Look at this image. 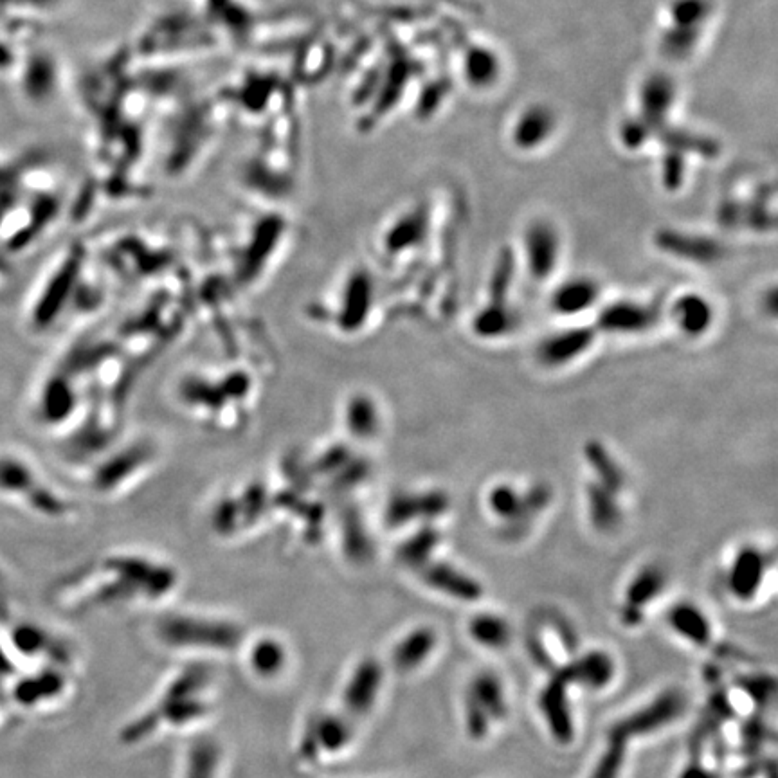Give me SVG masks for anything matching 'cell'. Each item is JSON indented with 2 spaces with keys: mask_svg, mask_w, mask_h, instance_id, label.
<instances>
[{
  "mask_svg": "<svg viewBox=\"0 0 778 778\" xmlns=\"http://www.w3.org/2000/svg\"><path fill=\"white\" fill-rule=\"evenodd\" d=\"M712 17V0H670L665 10L667 22L661 28V53L672 62H683L694 56Z\"/></svg>",
  "mask_w": 778,
  "mask_h": 778,
  "instance_id": "cell-2",
  "label": "cell"
},
{
  "mask_svg": "<svg viewBox=\"0 0 778 778\" xmlns=\"http://www.w3.org/2000/svg\"><path fill=\"white\" fill-rule=\"evenodd\" d=\"M600 287L589 278H575L562 283L553 294L552 305L559 314L575 316L597 303Z\"/></svg>",
  "mask_w": 778,
  "mask_h": 778,
  "instance_id": "cell-26",
  "label": "cell"
},
{
  "mask_svg": "<svg viewBox=\"0 0 778 778\" xmlns=\"http://www.w3.org/2000/svg\"><path fill=\"white\" fill-rule=\"evenodd\" d=\"M669 586V577L660 564H645L625 586L618 622L625 629H638L645 622L647 609L654 606Z\"/></svg>",
  "mask_w": 778,
  "mask_h": 778,
  "instance_id": "cell-7",
  "label": "cell"
},
{
  "mask_svg": "<svg viewBox=\"0 0 778 778\" xmlns=\"http://www.w3.org/2000/svg\"><path fill=\"white\" fill-rule=\"evenodd\" d=\"M595 341V330L588 326L568 328L559 334L546 337L537 348V357L548 368H559L579 359L588 352Z\"/></svg>",
  "mask_w": 778,
  "mask_h": 778,
  "instance_id": "cell-18",
  "label": "cell"
},
{
  "mask_svg": "<svg viewBox=\"0 0 778 778\" xmlns=\"http://www.w3.org/2000/svg\"><path fill=\"white\" fill-rule=\"evenodd\" d=\"M679 778H717L710 769L701 766V764H688L687 768L679 773Z\"/></svg>",
  "mask_w": 778,
  "mask_h": 778,
  "instance_id": "cell-40",
  "label": "cell"
},
{
  "mask_svg": "<svg viewBox=\"0 0 778 778\" xmlns=\"http://www.w3.org/2000/svg\"><path fill=\"white\" fill-rule=\"evenodd\" d=\"M420 580L431 591H435L442 597L451 598L454 602L478 604L481 598L485 597V588L480 580L451 562L435 561V559L427 562L426 566L420 568Z\"/></svg>",
  "mask_w": 778,
  "mask_h": 778,
  "instance_id": "cell-10",
  "label": "cell"
},
{
  "mask_svg": "<svg viewBox=\"0 0 778 778\" xmlns=\"http://www.w3.org/2000/svg\"><path fill=\"white\" fill-rule=\"evenodd\" d=\"M570 683L555 670L537 694V710L552 741L568 748L577 741V719L571 699Z\"/></svg>",
  "mask_w": 778,
  "mask_h": 778,
  "instance_id": "cell-4",
  "label": "cell"
},
{
  "mask_svg": "<svg viewBox=\"0 0 778 778\" xmlns=\"http://www.w3.org/2000/svg\"><path fill=\"white\" fill-rule=\"evenodd\" d=\"M33 42L22 49L13 78L19 83L20 94L31 105L44 107L55 98L60 87V65L46 49H37Z\"/></svg>",
  "mask_w": 778,
  "mask_h": 778,
  "instance_id": "cell-5",
  "label": "cell"
},
{
  "mask_svg": "<svg viewBox=\"0 0 778 778\" xmlns=\"http://www.w3.org/2000/svg\"><path fill=\"white\" fill-rule=\"evenodd\" d=\"M672 317L683 334L699 337L706 334L714 323V308L708 299L699 294H685L674 303Z\"/></svg>",
  "mask_w": 778,
  "mask_h": 778,
  "instance_id": "cell-25",
  "label": "cell"
},
{
  "mask_svg": "<svg viewBox=\"0 0 778 778\" xmlns=\"http://www.w3.org/2000/svg\"><path fill=\"white\" fill-rule=\"evenodd\" d=\"M494 723L489 714L481 708L480 703L465 690L463 694V730L472 742H483L489 739Z\"/></svg>",
  "mask_w": 778,
  "mask_h": 778,
  "instance_id": "cell-38",
  "label": "cell"
},
{
  "mask_svg": "<svg viewBox=\"0 0 778 778\" xmlns=\"http://www.w3.org/2000/svg\"><path fill=\"white\" fill-rule=\"evenodd\" d=\"M688 710V697L685 690L669 687L651 697L647 703L631 710L609 726L607 733L631 744L638 739H647L656 733L669 730L678 724Z\"/></svg>",
  "mask_w": 778,
  "mask_h": 778,
  "instance_id": "cell-3",
  "label": "cell"
},
{
  "mask_svg": "<svg viewBox=\"0 0 778 778\" xmlns=\"http://www.w3.org/2000/svg\"><path fill=\"white\" fill-rule=\"evenodd\" d=\"M559 128L557 112L546 103H532L517 114L510 127V143L523 152L532 154L552 141Z\"/></svg>",
  "mask_w": 778,
  "mask_h": 778,
  "instance_id": "cell-12",
  "label": "cell"
},
{
  "mask_svg": "<svg viewBox=\"0 0 778 778\" xmlns=\"http://www.w3.org/2000/svg\"><path fill=\"white\" fill-rule=\"evenodd\" d=\"M525 647L532 663L537 669L546 672V676H550L561 667L557 652L548 645V636L544 633L543 625H530L526 629Z\"/></svg>",
  "mask_w": 778,
  "mask_h": 778,
  "instance_id": "cell-35",
  "label": "cell"
},
{
  "mask_svg": "<svg viewBox=\"0 0 778 778\" xmlns=\"http://www.w3.org/2000/svg\"><path fill=\"white\" fill-rule=\"evenodd\" d=\"M516 323V314L512 308L508 307L507 303H489L487 307L481 308L480 312L474 316L472 328H474V334H478L480 337L496 339V337L512 332Z\"/></svg>",
  "mask_w": 778,
  "mask_h": 778,
  "instance_id": "cell-30",
  "label": "cell"
},
{
  "mask_svg": "<svg viewBox=\"0 0 778 778\" xmlns=\"http://www.w3.org/2000/svg\"><path fill=\"white\" fill-rule=\"evenodd\" d=\"M768 570L769 559L766 552L755 546H744L733 555L726 573L728 595L739 604H751L759 597Z\"/></svg>",
  "mask_w": 778,
  "mask_h": 778,
  "instance_id": "cell-11",
  "label": "cell"
},
{
  "mask_svg": "<svg viewBox=\"0 0 778 778\" xmlns=\"http://www.w3.org/2000/svg\"><path fill=\"white\" fill-rule=\"evenodd\" d=\"M467 692L489 714L494 726L507 723L508 715H510V703H508L507 688H505V683L498 672L490 669L476 672L469 681Z\"/></svg>",
  "mask_w": 778,
  "mask_h": 778,
  "instance_id": "cell-23",
  "label": "cell"
},
{
  "mask_svg": "<svg viewBox=\"0 0 778 778\" xmlns=\"http://www.w3.org/2000/svg\"><path fill=\"white\" fill-rule=\"evenodd\" d=\"M215 746L199 742L191 748V757L186 764V775L184 778H215L217 771L218 751Z\"/></svg>",
  "mask_w": 778,
  "mask_h": 778,
  "instance_id": "cell-39",
  "label": "cell"
},
{
  "mask_svg": "<svg viewBox=\"0 0 778 778\" xmlns=\"http://www.w3.org/2000/svg\"><path fill=\"white\" fill-rule=\"evenodd\" d=\"M442 541L440 532L433 526H424L418 534L413 535L406 543L400 546L399 557L402 564H408L415 570L426 566L433 561L438 544Z\"/></svg>",
  "mask_w": 778,
  "mask_h": 778,
  "instance_id": "cell-33",
  "label": "cell"
},
{
  "mask_svg": "<svg viewBox=\"0 0 778 778\" xmlns=\"http://www.w3.org/2000/svg\"><path fill=\"white\" fill-rule=\"evenodd\" d=\"M516 274V256L512 249L505 247L499 253L496 265L492 269L489 281L490 303H507L508 294L512 289V281Z\"/></svg>",
  "mask_w": 778,
  "mask_h": 778,
  "instance_id": "cell-36",
  "label": "cell"
},
{
  "mask_svg": "<svg viewBox=\"0 0 778 778\" xmlns=\"http://www.w3.org/2000/svg\"><path fill=\"white\" fill-rule=\"evenodd\" d=\"M305 733L301 748L317 746L314 755H335L350 746L353 737L352 719L348 715H321Z\"/></svg>",
  "mask_w": 778,
  "mask_h": 778,
  "instance_id": "cell-21",
  "label": "cell"
},
{
  "mask_svg": "<svg viewBox=\"0 0 778 778\" xmlns=\"http://www.w3.org/2000/svg\"><path fill=\"white\" fill-rule=\"evenodd\" d=\"M525 254L530 276L537 281L548 280L561 254V238L557 229L546 220L532 222L526 229Z\"/></svg>",
  "mask_w": 778,
  "mask_h": 778,
  "instance_id": "cell-13",
  "label": "cell"
},
{
  "mask_svg": "<svg viewBox=\"0 0 778 778\" xmlns=\"http://www.w3.org/2000/svg\"><path fill=\"white\" fill-rule=\"evenodd\" d=\"M467 636L483 651L505 652L512 647L516 631L507 616L494 611H478L465 625Z\"/></svg>",
  "mask_w": 778,
  "mask_h": 778,
  "instance_id": "cell-20",
  "label": "cell"
},
{
  "mask_svg": "<svg viewBox=\"0 0 778 778\" xmlns=\"http://www.w3.org/2000/svg\"><path fill=\"white\" fill-rule=\"evenodd\" d=\"M60 0H0V22H33L40 15L56 10Z\"/></svg>",
  "mask_w": 778,
  "mask_h": 778,
  "instance_id": "cell-37",
  "label": "cell"
},
{
  "mask_svg": "<svg viewBox=\"0 0 778 778\" xmlns=\"http://www.w3.org/2000/svg\"><path fill=\"white\" fill-rule=\"evenodd\" d=\"M654 242L663 253L699 265L719 262V258L723 256V247L719 242H715L714 238L687 235L676 229H661L660 233L654 236Z\"/></svg>",
  "mask_w": 778,
  "mask_h": 778,
  "instance_id": "cell-17",
  "label": "cell"
},
{
  "mask_svg": "<svg viewBox=\"0 0 778 778\" xmlns=\"http://www.w3.org/2000/svg\"><path fill=\"white\" fill-rule=\"evenodd\" d=\"M665 624L670 633L696 649L706 651L714 643L715 629L710 616L692 600L674 602L665 613Z\"/></svg>",
  "mask_w": 778,
  "mask_h": 778,
  "instance_id": "cell-14",
  "label": "cell"
},
{
  "mask_svg": "<svg viewBox=\"0 0 778 778\" xmlns=\"http://www.w3.org/2000/svg\"><path fill=\"white\" fill-rule=\"evenodd\" d=\"M287 651L278 640L262 638L254 643L249 654V665L258 678L272 679L285 669Z\"/></svg>",
  "mask_w": 778,
  "mask_h": 778,
  "instance_id": "cell-32",
  "label": "cell"
},
{
  "mask_svg": "<svg viewBox=\"0 0 778 778\" xmlns=\"http://www.w3.org/2000/svg\"><path fill=\"white\" fill-rule=\"evenodd\" d=\"M489 508L501 521L516 526L517 530L528 517L534 516L526 505L525 494H519L510 485H498L492 489L489 494Z\"/></svg>",
  "mask_w": 778,
  "mask_h": 778,
  "instance_id": "cell-28",
  "label": "cell"
},
{
  "mask_svg": "<svg viewBox=\"0 0 778 778\" xmlns=\"http://www.w3.org/2000/svg\"><path fill=\"white\" fill-rule=\"evenodd\" d=\"M440 636L431 625H417L400 636L391 651V665L400 674H413L435 656Z\"/></svg>",
  "mask_w": 778,
  "mask_h": 778,
  "instance_id": "cell-15",
  "label": "cell"
},
{
  "mask_svg": "<svg viewBox=\"0 0 778 778\" xmlns=\"http://www.w3.org/2000/svg\"><path fill=\"white\" fill-rule=\"evenodd\" d=\"M462 74L472 91H490L503 76V60L492 47L476 44L462 58Z\"/></svg>",
  "mask_w": 778,
  "mask_h": 778,
  "instance_id": "cell-22",
  "label": "cell"
},
{
  "mask_svg": "<svg viewBox=\"0 0 778 778\" xmlns=\"http://www.w3.org/2000/svg\"><path fill=\"white\" fill-rule=\"evenodd\" d=\"M159 634L170 645L211 647L209 651H233V647L240 643V631L236 625L188 616L170 618L159 627Z\"/></svg>",
  "mask_w": 778,
  "mask_h": 778,
  "instance_id": "cell-6",
  "label": "cell"
},
{
  "mask_svg": "<svg viewBox=\"0 0 778 778\" xmlns=\"http://www.w3.org/2000/svg\"><path fill=\"white\" fill-rule=\"evenodd\" d=\"M384 665L377 658H362L348 679L344 681L341 703L346 715L353 721V717H364L379 701L380 692L384 687Z\"/></svg>",
  "mask_w": 778,
  "mask_h": 778,
  "instance_id": "cell-9",
  "label": "cell"
},
{
  "mask_svg": "<svg viewBox=\"0 0 778 778\" xmlns=\"http://www.w3.org/2000/svg\"><path fill=\"white\" fill-rule=\"evenodd\" d=\"M584 456L589 467L598 476V483L604 485L606 489L613 490L615 494H620L625 485L624 469L616 463L613 454L607 451L600 442H588L584 447Z\"/></svg>",
  "mask_w": 778,
  "mask_h": 778,
  "instance_id": "cell-29",
  "label": "cell"
},
{
  "mask_svg": "<svg viewBox=\"0 0 778 778\" xmlns=\"http://www.w3.org/2000/svg\"><path fill=\"white\" fill-rule=\"evenodd\" d=\"M586 499H588L589 521L595 526V530L613 532L622 523V510L613 490L606 489L598 481L589 483Z\"/></svg>",
  "mask_w": 778,
  "mask_h": 778,
  "instance_id": "cell-27",
  "label": "cell"
},
{
  "mask_svg": "<svg viewBox=\"0 0 778 778\" xmlns=\"http://www.w3.org/2000/svg\"><path fill=\"white\" fill-rule=\"evenodd\" d=\"M427 213L424 209H415L400 220L397 226L391 229V235L388 236V249L393 251H402L413 245L420 244L427 233Z\"/></svg>",
  "mask_w": 778,
  "mask_h": 778,
  "instance_id": "cell-34",
  "label": "cell"
},
{
  "mask_svg": "<svg viewBox=\"0 0 778 778\" xmlns=\"http://www.w3.org/2000/svg\"><path fill=\"white\" fill-rule=\"evenodd\" d=\"M449 510V496L442 490L424 494H406L393 501L389 508L391 525H406L415 519H436Z\"/></svg>",
  "mask_w": 778,
  "mask_h": 778,
  "instance_id": "cell-24",
  "label": "cell"
},
{
  "mask_svg": "<svg viewBox=\"0 0 778 778\" xmlns=\"http://www.w3.org/2000/svg\"><path fill=\"white\" fill-rule=\"evenodd\" d=\"M627 753H629V744L607 733L606 742L598 751L597 759L593 762L586 778H622Z\"/></svg>",
  "mask_w": 778,
  "mask_h": 778,
  "instance_id": "cell-31",
  "label": "cell"
},
{
  "mask_svg": "<svg viewBox=\"0 0 778 778\" xmlns=\"http://www.w3.org/2000/svg\"><path fill=\"white\" fill-rule=\"evenodd\" d=\"M562 678L571 688H579L589 694H600L611 687L618 676V661L615 654L602 649H580L571 660L559 667Z\"/></svg>",
  "mask_w": 778,
  "mask_h": 778,
  "instance_id": "cell-8",
  "label": "cell"
},
{
  "mask_svg": "<svg viewBox=\"0 0 778 778\" xmlns=\"http://www.w3.org/2000/svg\"><path fill=\"white\" fill-rule=\"evenodd\" d=\"M676 100L678 85L674 78L667 73L651 74L640 85L638 118H642L652 130H656V127H660L661 123L669 119Z\"/></svg>",
  "mask_w": 778,
  "mask_h": 778,
  "instance_id": "cell-16",
  "label": "cell"
},
{
  "mask_svg": "<svg viewBox=\"0 0 778 778\" xmlns=\"http://www.w3.org/2000/svg\"><path fill=\"white\" fill-rule=\"evenodd\" d=\"M209 676L204 670H184L164 687L148 714L128 726V742L143 741L161 728H184L200 723L209 710Z\"/></svg>",
  "mask_w": 778,
  "mask_h": 778,
  "instance_id": "cell-1",
  "label": "cell"
},
{
  "mask_svg": "<svg viewBox=\"0 0 778 778\" xmlns=\"http://www.w3.org/2000/svg\"><path fill=\"white\" fill-rule=\"evenodd\" d=\"M656 319L658 312L649 305L634 301H615L600 312L598 326L607 334H642L654 326Z\"/></svg>",
  "mask_w": 778,
  "mask_h": 778,
  "instance_id": "cell-19",
  "label": "cell"
}]
</instances>
